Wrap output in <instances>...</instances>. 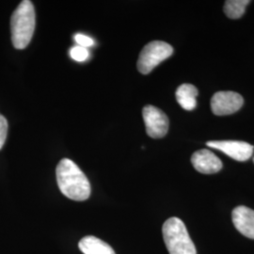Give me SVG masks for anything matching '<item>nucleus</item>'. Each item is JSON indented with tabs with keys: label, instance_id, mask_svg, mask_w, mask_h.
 Listing matches in <instances>:
<instances>
[{
	"label": "nucleus",
	"instance_id": "nucleus-1",
	"mask_svg": "<svg viewBox=\"0 0 254 254\" xmlns=\"http://www.w3.org/2000/svg\"><path fill=\"white\" fill-rule=\"evenodd\" d=\"M60 190L71 200L83 201L91 195V184L85 173L72 160L64 158L56 169Z\"/></svg>",
	"mask_w": 254,
	"mask_h": 254
},
{
	"label": "nucleus",
	"instance_id": "nucleus-2",
	"mask_svg": "<svg viewBox=\"0 0 254 254\" xmlns=\"http://www.w3.org/2000/svg\"><path fill=\"white\" fill-rule=\"evenodd\" d=\"M35 9L31 1L24 0L10 17L11 42L16 49H25L35 30Z\"/></svg>",
	"mask_w": 254,
	"mask_h": 254
},
{
	"label": "nucleus",
	"instance_id": "nucleus-3",
	"mask_svg": "<svg viewBox=\"0 0 254 254\" xmlns=\"http://www.w3.org/2000/svg\"><path fill=\"white\" fill-rule=\"evenodd\" d=\"M164 242L170 254H197L194 243L180 218H169L162 227Z\"/></svg>",
	"mask_w": 254,
	"mask_h": 254
},
{
	"label": "nucleus",
	"instance_id": "nucleus-4",
	"mask_svg": "<svg viewBox=\"0 0 254 254\" xmlns=\"http://www.w3.org/2000/svg\"><path fill=\"white\" fill-rule=\"evenodd\" d=\"M173 53V46L161 41H153L141 50L137 60V70L143 74H148Z\"/></svg>",
	"mask_w": 254,
	"mask_h": 254
},
{
	"label": "nucleus",
	"instance_id": "nucleus-5",
	"mask_svg": "<svg viewBox=\"0 0 254 254\" xmlns=\"http://www.w3.org/2000/svg\"><path fill=\"white\" fill-rule=\"evenodd\" d=\"M147 135L153 138L166 136L169 130V119L161 109L148 105L142 110Z\"/></svg>",
	"mask_w": 254,
	"mask_h": 254
},
{
	"label": "nucleus",
	"instance_id": "nucleus-6",
	"mask_svg": "<svg viewBox=\"0 0 254 254\" xmlns=\"http://www.w3.org/2000/svg\"><path fill=\"white\" fill-rule=\"evenodd\" d=\"M243 97L235 91H218L211 99V109L217 116L233 114L242 108Z\"/></svg>",
	"mask_w": 254,
	"mask_h": 254
},
{
	"label": "nucleus",
	"instance_id": "nucleus-7",
	"mask_svg": "<svg viewBox=\"0 0 254 254\" xmlns=\"http://www.w3.org/2000/svg\"><path fill=\"white\" fill-rule=\"evenodd\" d=\"M207 146L217 149L218 151L227 154L236 161H247L254 154V147L245 142L237 140H212L208 141Z\"/></svg>",
	"mask_w": 254,
	"mask_h": 254
},
{
	"label": "nucleus",
	"instance_id": "nucleus-8",
	"mask_svg": "<svg viewBox=\"0 0 254 254\" xmlns=\"http://www.w3.org/2000/svg\"><path fill=\"white\" fill-rule=\"evenodd\" d=\"M191 163L196 171L203 174L218 173L222 169L221 160L207 149L199 150L192 154Z\"/></svg>",
	"mask_w": 254,
	"mask_h": 254
},
{
	"label": "nucleus",
	"instance_id": "nucleus-9",
	"mask_svg": "<svg viewBox=\"0 0 254 254\" xmlns=\"http://www.w3.org/2000/svg\"><path fill=\"white\" fill-rule=\"evenodd\" d=\"M232 218L239 233L248 238L254 239V210L247 206H237L233 211Z\"/></svg>",
	"mask_w": 254,
	"mask_h": 254
},
{
	"label": "nucleus",
	"instance_id": "nucleus-10",
	"mask_svg": "<svg viewBox=\"0 0 254 254\" xmlns=\"http://www.w3.org/2000/svg\"><path fill=\"white\" fill-rule=\"evenodd\" d=\"M78 248L84 254H116L108 243L95 236L83 237L78 243Z\"/></svg>",
	"mask_w": 254,
	"mask_h": 254
},
{
	"label": "nucleus",
	"instance_id": "nucleus-11",
	"mask_svg": "<svg viewBox=\"0 0 254 254\" xmlns=\"http://www.w3.org/2000/svg\"><path fill=\"white\" fill-rule=\"evenodd\" d=\"M198 90L191 84H183L176 91V99L182 108L186 110H193L197 107L196 97Z\"/></svg>",
	"mask_w": 254,
	"mask_h": 254
},
{
	"label": "nucleus",
	"instance_id": "nucleus-12",
	"mask_svg": "<svg viewBox=\"0 0 254 254\" xmlns=\"http://www.w3.org/2000/svg\"><path fill=\"white\" fill-rule=\"evenodd\" d=\"M250 2V0H228L224 5V12L229 18H240L245 13Z\"/></svg>",
	"mask_w": 254,
	"mask_h": 254
},
{
	"label": "nucleus",
	"instance_id": "nucleus-13",
	"mask_svg": "<svg viewBox=\"0 0 254 254\" xmlns=\"http://www.w3.org/2000/svg\"><path fill=\"white\" fill-rule=\"evenodd\" d=\"M71 58L76 62H85L89 58V51L87 48H84L81 46H74L70 51Z\"/></svg>",
	"mask_w": 254,
	"mask_h": 254
},
{
	"label": "nucleus",
	"instance_id": "nucleus-14",
	"mask_svg": "<svg viewBox=\"0 0 254 254\" xmlns=\"http://www.w3.org/2000/svg\"><path fill=\"white\" fill-rule=\"evenodd\" d=\"M8 121L3 115L0 114V150L3 148L5 144L7 135H8Z\"/></svg>",
	"mask_w": 254,
	"mask_h": 254
},
{
	"label": "nucleus",
	"instance_id": "nucleus-15",
	"mask_svg": "<svg viewBox=\"0 0 254 254\" xmlns=\"http://www.w3.org/2000/svg\"><path fill=\"white\" fill-rule=\"evenodd\" d=\"M74 41L76 42L78 46H81L84 48H88L90 46H93V44H94V42L91 37L86 36L83 34H76L74 36Z\"/></svg>",
	"mask_w": 254,
	"mask_h": 254
},
{
	"label": "nucleus",
	"instance_id": "nucleus-16",
	"mask_svg": "<svg viewBox=\"0 0 254 254\" xmlns=\"http://www.w3.org/2000/svg\"></svg>",
	"mask_w": 254,
	"mask_h": 254
}]
</instances>
